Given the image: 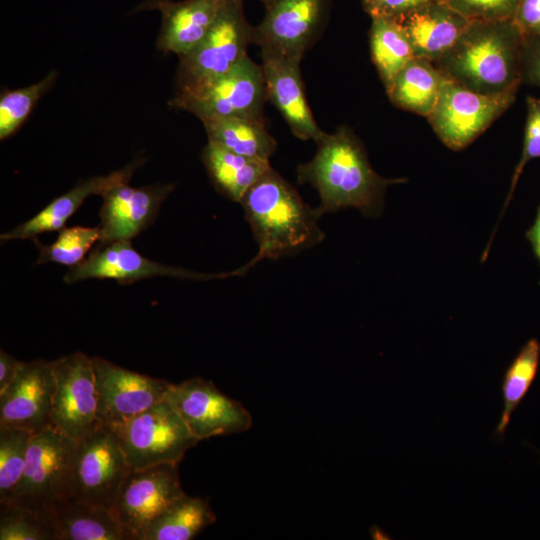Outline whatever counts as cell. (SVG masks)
<instances>
[{
	"label": "cell",
	"instance_id": "obj_1",
	"mask_svg": "<svg viewBox=\"0 0 540 540\" xmlns=\"http://www.w3.org/2000/svg\"><path fill=\"white\" fill-rule=\"evenodd\" d=\"M313 158L297 167L299 184L316 189L320 204L318 215L356 208L365 216L378 217L384 206L388 186L405 182L378 175L369 162L363 144L354 132L342 125L316 142Z\"/></svg>",
	"mask_w": 540,
	"mask_h": 540
},
{
	"label": "cell",
	"instance_id": "obj_2",
	"mask_svg": "<svg viewBox=\"0 0 540 540\" xmlns=\"http://www.w3.org/2000/svg\"><path fill=\"white\" fill-rule=\"evenodd\" d=\"M240 204L258 244L257 254L238 268L240 276L263 259L298 253L325 238L316 209L272 167L249 188Z\"/></svg>",
	"mask_w": 540,
	"mask_h": 540
},
{
	"label": "cell",
	"instance_id": "obj_3",
	"mask_svg": "<svg viewBox=\"0 0 540 540\" xmlns=\"http://www.w3.org/2000/svg\"><path fill=\"white\" fill-rule=\"evenodd\" d=\"M524 39L509 20L470 21L454 47L436 67L451 80L476 92H517L523 82Z\"/></svg>",
	"mask_w": 540,
	"mask_h": 540
},
{
	"label": "cell",
	"instance_id": "obj_4",
	"mask_svg": "<svg viewBox=\"0 0 540 540\" xmlns=\"http://www.w3.org/2000/svg\"><path fill=\"white\" fill-rule=\"evenodd\" d=\"M266 100L262 66L247 55L223 75L174 92L168 106L189 112L200 121L227 117L264 120Z\"/></svg>",
	"mask_w": 540,
	"mask_h": 540
},
{
	"label": "cell",
	"instance_id": "obj_5",
	"mask_svg": "<svg viewBox=\"0 0 540 540\" xmlns=\"http://www.w3.org/2000/svg\"><path fill=\"white\" fill-rule=\"evenodd\" d=\"M131 470L116 432L98 425L76 442L66 499L112 509Z\"/></svg>",
	"mask_w": 540,
	"mask_h": 540
},
{
	"label": "cell",
	"instance_id": "obj_6",
	"mask_svg": "<svg viewBox=\"0 0 540 540\" xmlns=\"http://www.w3.org/2000/svg\"><path fill=\"white\" fill-rule=\"evenodd\" d=\"M253 27L245 17L243 0H230L203 39L179 57L174 92L198 86L232 69L253 44Z\"/></svg>",
	"mask_w": 540,
	"mask_h": 540
},
{
	"label": "cell",
	"instance_id": "obj_7",
	"mask_svg": "<svg viewBox=\"0 0 540 540\" xmlns=\"http://www.w3.org/2000/svg\"><path fill=\"white\" fill-rule=\"evenodd\" d=\"M76 442L54 425L34 433L21 479L8 502L51 513L58 502L67 498Z\"/></svg>",
	"mask_w": 540,
	"mask_h": 540
},
{
	"label": "cell",
	"instance_id": "obj_8",
	"mask_svg": "<svg viewBox=\"0 0 540 540\" xmlns=\"http://www.w3.org/2000/svg\"><path fill=\"white\" fill-rule=\"evenodd\" d=\"M113 430L131 469L178 465L199 442L166 398Z\"/></svg>",
	"mask_w": 540,
	"mask_h": 540
},
{
	"label": "cell",
	"instance_id": "obj_9",
	"mask_svg": "<svg viewBox=\"0 0 540 540\" xmlns=\"http://www.w3.org/2000/svg\"><path fill=\"white\" fill-rule=\"evenodd\" d=\"M515 95L482 94L445 76L437 103L427 118L448 148L462 150L512 105Z\"/></svg>",
	"mask_w": 540,
	"mask_h": 540
},
{
	"label": "cell",
	"instance_id": "obj_10",
	"mask_svg": "<svg viewBox=\"0 0 540 540\" xmlns=\"http://www.w3.org/2000/svg\"><path fill=\"white\" fill-rule=\"evenodd\" d=\"M166 399L198 441L245 432L252 426V416L240 402L201 377L171 383Z\"/></svg>",
	"mask_w": 540,
	"mask_h": 540
},
{
	"label": "cell",
	"instance_id": "obj_11",
	"mask_svg": "<svg viewBox=\"0 0 540 540\" xmlns=\"http://www.w3.org/2000/svg\"><path fill=\"white\" fill-rule=\"evenodd\" d=\"M98 425L112 429L166 398L164 379L130 371L104 358L92 357Z\"/></svg>",
	"mask_w": 540,
	"mask_h": 540
},
{
	"label": "cell",
	"instance_id": "obj_12",
	"mask_svg": "<svg viewBox=\"0 0 540 540\" xmlns=\"http://www.w3.org/2000/svg\"><path fill=\"white\" fill-rule=\"evenodd\" d=\"M331 0H274L253 27V44L287 56L303 57L325 28Z\"/></svg>",
	"mask_w": 540,
	"mask_h": 540
},
{
	"label": "cell",
	"instance_id": "obj_13",
	"mask_svg": "<svg viewBox=\"0 0 540 540\" xmlns=\"http://www.w3.org/2000/svg\"><path fill=\"white\" fill-rule=\"evenodd\" d=\"M156 276L206 281L236 276V272L202 273L161 264L137 252L131 241H114L100 242L81 263L71 267L63 279L67 284L88 279H112L130 284Z\"/></svg>",
	"mask_w": 540,
	"mask_h": 540
},
{
	"label": "cell",
	"instance_id": "obj_14",
	"mask_svg": "<svg viewBox=\"0 0 540 540\" xmlns=\"http://www.w3.org/2000/svg\"><path fill=\"white\" fill-rule=\"evenodd\" d=\"M52 424L78 441L98 426L92 358L77 351L54 360Z\"/></svg>",
	"mask_w": 540,
	"mask_h": 540
},
{
	"label": "cell",
	"instance_id": "obj_15",
	"mask_svg": "<svg viewBox=\"0 0 540 540\" xmlns=\"http://www.w3.org/2000/svg\"><path fill=\"white\" fill-rule=\"evenodd\" d=\"M177 466L163 463L132 469L124 479L112 510L133 540H141L149 523L185 495Z\"/></svg>",
	"mask_w": 540,
	"mask_h": 540
},
{
	"label": "cell",
	"instance_id": "obj_16",
	"mask_svg": "<svg viewBox=\"0 0 540 540\" xmlns=\"http://www.w3.org/2000/svg\"><path fill=\"white\" fill-rule=\"evenodd\" d=\"M55 389L54 360L22 362L13 382L0 394V425L34 433L53 425Z\"/></svg>",
	"mask_w": 540,
	"mask_h": 540
},
{
	"label": "cell",
	"instance_id": "obj_17",
	"mask_svg": "<svg viewBox=\"0 0 540 540\" xmlns=\"http://www.w3.org/2000/svg\"><path fill=\"white\" fill-rule=\"evenodd\" d=\"M174 188L172 183L133 187L129 182L110 188L102 195L99 242L131 241L155 221Z\"/></svg>",
	"mask_w": 540,
	"mask_h": 540
},
{
	"label": "cell",
	"instance_id": "obj_18",
	"mask_svg": "<svg viewBox=\"0 0 540 540\" xmlns=\"http://www.w3.org/2000/svg\"><path fill=\"white\" fill-rule=\"evenodd\" d=\"M261 59L267 100L283 116L293 135L317 142L325 132L307 102L300 69L302 57L261 50Z\"/></svg>",
	"mask_w": 540,
	"mask_h": 540
},
{
	"label": "cell",
	"instance_id": "obj_19",
	"mask_svg": "<svg viewBox=\"0 0 540 540\" xmlns=\"http://www.w3.org/2000/svg\"><path fill=\"white\" fill-rule=\"evenodd\" d=\"M145 161L139 158L125 167L107 175L93 176L79 181L66 193L55 198L29 220L1 234V241L35 239L46 232L59 231L76 213L84 201L92 195H103L117 184L129 182L135 170Z\"/></svg>",
	"mask_w": 540,
	"mask_h": 540
},
{
	"label": "cell",
	"instance_id": "obj_20",
	"mask_svg": "<svg viewBox=\"0 0 540 540\" xmlns=\"http://www.w3.org/2000/svg\"><path fill=\"white\" fill-rule=\"evenodd\" d=\"M415 57L436 63L458 42L470 20L443 0L433 1L399 19Z\"/></svg>",
	"mask_w": 540,
	"mask_h": 540
},
{
	"label": "cell",
	"instance_id": "obj_21",
	"mask_svg": "<svg viewBox=\"0 0 540 540\" xmlns=\"http://www.w3.org/2000/svg\"><path fill=\"white\" fill-rule=\"evenodd\" d=\"M230 0L170 1L159 8L162 15L156 47L178 57L192 50L207 34Z\"/></svg>",
	"mask_w": 540,
	"mask_h": 540
},
{
	"label": "cell",
	"instance_id": "obj_22",
	"mask_svg": "<svg viewBox=\"0 0 540 540\" xmlns=\"http://www.w3.org/2000/svg\"><path fill=\"white\" fill-rule=\"evenodd\" d=\"M56 540H133L112 509L64 499L51 511Z\"/></svg>",
	"mask_w": 540,
	"mask_h": 540
},
{
	"label": "cell",
	"instance_id": "obj_23",
	"mask_svg": "<svg viewBox=\"0 0 540 540\" xmlns=\"http://www.w3.org/2000/svg\"><path fill=\"white\" fill-rule=\"evenodd\" d=\"M201 159L215 189L239 202L270 168L269 160L245 157L208 142Z\"/></svg>",
	"mask_w": 540,
	"mask_h": 540
},
{
	"label": "cell",
	"instance_id": "obj_24",
	"mask_svg": "<svg viewBox=\"0 0 540 540\" xmlns=\"http://www.w3.org/2000/svg\"><path fill=\"white\" fill-rule=\"evenodd\" d=\"M444 79L434 63L414 57L396 75L386 93L395 106L428 117L437 103Z\"/></svg>",
	"mask_w": 540,
	"mask_h": 540
},
{
	"label": "cell",
	"instance_id": "obj_25",
	"mask_svg": "<svg viewBox=\"0 0 540 540\" xmlns=\"http://www.w3.org/2000/svg\"><path fill=\"white\" fill-rule=\"evenodd\" d=\"M208 142L233 153L269 160L277 149V142L267 131L264 120L227 117L201 121Z\"/></svg>",
	"mask_w": 540,
	"mask_h": 540
},
{
	"label": "cell",
	"instance_id": "obj_26",
	"mask_svg": "<svg viewBox=\"0 0 540 540\" xmlns=\"http://www.w3.org/2000/svg\"><path fill=\"white\" fill-rule=\"evenodd\" d=\"M215 520L207 500L185 494L149 523L141 540H191Z\"/></svg>",
	"mask_w": 540,
	"mask_h": 540
},
{
	"label": "cell",
	"instance_id": "obj_27",
	"mask_svg": "<svg viewBox=\"0 0 540 540\" xmlns=\"http://www.w3.org/2000/svg\"><path fill=\"white\" fill-rule=\"evenodd\" d=\"M369 44L372 61L385 90L415 55L410 40L395 18L371 17Z\"/></svg>",
	"mask_w": 540,
	"mask_h": 540
},
{
	"label": "cell",
	"instance_id": "obj_28",
	"mask_svg": "<svg viewBox=\"0 0 540 540\" xmlns=\"http://www.w3.org/2000/svg\"><path fill=\"white\" fill-rule=\"evenodd\" d=\"M540 365V342L531 338L520 349L506 368L501 382L503 408L495 430V436L504 437L513 412L521 404L534 380Z\"/></svg>",
	"mask_w": 540,
	"mask_h": 540
},
{
	"label": "cell",
	"instance_id": "obj_29",
	"mask_svg": "<svg viewBox=\"0 0 540 540\" xmlns=\"http://www.w3.org/2000/svg\"><path fill=\"white\" fill-rule=\"evenodd\" d=\"M58 72L51 70L29 86L2 91L0 96V140L13 136L26 122L40 99L54 86Z\"/></svg>",
	"mask_w": 540,
	"mask_h": 540
},
{
	"label": "cell",
	"instance_id": "obj_30",
	"mask_svg": "<svg viewBox=\"0 0 540 540\" xmlns=\"http://www.w3.org/2000/svg\"><path fill=\"white\" fill-rule=\"evenodd\" d=\"M34 432L0 425V503L8 502L23 473Z\"/></svg>",
	"mask_w": 540,
	"mask_h": 540
},
{
	"label": "cell",
	"instance_id": "obj_31",
	"mask_svg": "<svg viewBox=\"0 0 540 540\" xmlns=\"http://www.w3.org/2000/svg\"><path fill=\"white\" fill-rule=\"evenodd\" d=\"M0 540H56L51 513L0 503Z\"/></svg>",
	"mask_w": 540,
	"mask_h": 540
},
{
	"label": "cell",
	"instance_id": "obj_32",
	"mask_svg": "<svg viewBox=\"0 0 540 540\" xmlns=\"http://www.w3.org/2000/svg\"><path fill=\"white\" fill-rule=\"evenodd\" d=\"M100 241V229L96 227L72 226L59 230L57 239L50 245L38 241L39 256L37 264L49 262L69 266L81 263L92 246Z\"/></svg>",
	"mask_w": 540,
	"mask_h": 540
},
{
	"label": "cell",
	"instance_id": "obj_33",
	"mask_svg": "<svg viewBox=\"0 0 540 540\" xmlns=\"http://www.w3.org/2000/svg\"><path fill=\"white\" fill-rule=\"evenodd\" d=\"M526 104L527 115L524 129L522 153L520 160L514 170L504 208H506L508 203L510 202L516 184L526 164L532 159L540 158V98L528 96L526 99Z\"/></svg>",
	"mask_w": 540,
	"mask_h": 540
},
{
	"label": "cell",
	"instance_id": "obj_34",
	"mask_svg": "<svg viewBox=\"0 0 540 540\" xmlns=\"http://www.w3.org/2000/svg\"><path fill=\"white\" fill-rule=\"evenodd\" d=\"M470 21L513 18L519 0H443Z\"/></svg>",
	"mask_w": 540,
	"mask_h": 540
},
{
	"label": "cell",
	"instance_id": "obj_35",
	"mask_svg": "<svg viewBox=\"0 0 540 540\" xmlns=\"http://www.w3.org/2000/svg\"><path fill=\"white\" fill-rule=\"evenodd\" d=\"M512 20L524 40L540 39V0H519Z\"/></svg>",
	"mask_w": 540,
	"mask_h": 540
},
{
	"label": "cell",
	"instance_id": "obj_36",
	"mask_svg": "<svg viewBox=\"0 0 540 540\" xmlns=\"http://www.w3.org/2000/svg\"><path fill=\"white\" fill-rule=\"evenodd\" d=\"M436 0H377L366 12L371 17L399 19Z\"/></svg>",
	"mask_w": 540,
	"mask_h": 540
},
{
	"label": "cell",
	"instance_id": "obj_37",
	"mask_svg": "<svg viewBox=\"0 0 540 540\" xmlns=\"http://www.w3.org/2000/svg\"><path fill=\"white\" fill-rule=\"evenodd\" d=\"M523 81L540 87V39L524 40Z\"/></svg>",
	"mask_w": 540,
	"mask_h": 540
},
{
	"label": "cell",
	"instance_id": "obj_38",
	"mask_svg": "<svg viewBox=\"0 0 540 540\" xmlns=\"http://www.w3.org/2000/svg\"><path fill=\"white\" fill-rule=\"evenodd\" d=\"M22 361L7 352L0 351V394L3 393L16 377Z\"/></svg>",
	"mask_w": 540,
	"mask_h": 540
},
{
	"label": "cell",
	"instance_id": "obj_39",
	"mask_svg": "<svg viewBox=\"0 0 540 540\" xmlns=\"http://www.w3.org/2000/svg\"><path fill=\"white\" fill-rule=\"evenodd\" d=\"M526 238L530 242L534 255L540 264V205L532 227L526 232Z\"/></svg>",
	"mask_w": 540,
	"mask_h": 540
},
{
	"label": "cell",
	"instance_id": "obj_40",
	"mask_svg": "<svg viewBox=\"0 0 540 540\" xmlns=\"http://www.w3.org/2000/svg\"><path fill=\"white\" fill-rule=\"evenodd\" d=\"M170 1L172 0H143L140 4H138L135 7V9L133 10V13L159 10L161 6L165 5L166 3Z\"/></svg>",
	"mask_w": 540,
	"mask_h": 540
},
{
	"label": "cell",
	"instance_id": "obj_41",
	"mask_svg": "<svg viewBox=\"0 0 540 540\" xmlns=\"http://www.w3.org/2000/svg\"><path fill=\"white\" fill-rule=\"evenodd\" d=\"M377 0H362L365 11H367Z\"/></svg>",
	"mask_w": 540,
	"mask_h": 540
},
{
	"label": "cell",
	"instance_id": "obj_42",
	"mask_svg": "<svg viewBox=\"0 0 540 540\" xmlns=\"http://www.w3.org/2000/svg\"><path fill=\"white\" fill-rule=\"evenodd\" d=\"M259 1H261L266 7L267 5H269L274 0H259Z\"/></svg>",
	"mask_w": 540,
	"mask_h": 540
}]
</instances>
